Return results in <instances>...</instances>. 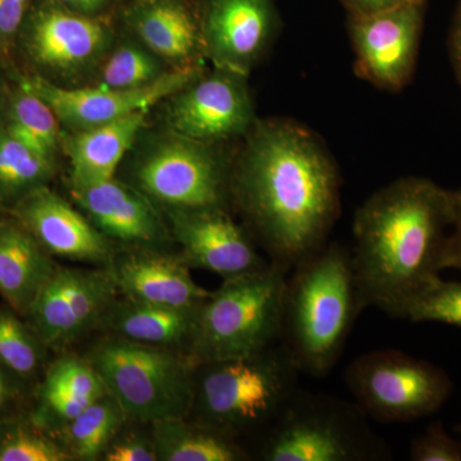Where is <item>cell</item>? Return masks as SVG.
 <instances>
[{
  "instance_id": "obj_1",
  "label": "cell",
  "mask_w": 461,
  "mask_h": 461,
  "mask_svg": "<svg viewBox=\"0 0 461 461\" xmlns=\"http://www.w3.org/2000/svg\"><path fill=\"white\" fill-rule=\"evenodd\" d=\"M230 200L269 262L290 273L329 242L341 178L308 127L290 118L258 120L233 162Z\"/></svg>"
},
{
  "instance_id": "obj_2",
  "label": "cell",
  "mask_w": 461,
  "mask_h": 461,
  "mask_svg": "<svg viewBox=\"0 0 461 461\" xmlns=\"http://www.w3.org/2000/svg\"><path fill=\"white\" fill-rule=\"evenodd\" d=\"M451 191L402 177L372 194L354 217L351 260L364 308L405 318L450 269Z\"/></svg>"
},
{
  "instance_id": "obj_3",
  "label": "cell",
  "mask_w": 461,
  "mask_h": 461,
  "mask_svg": "<svg viewBox=\"0 0 461 461\" xmlns=\"http://www.w3.org/2000/svg\"><path fill=\"white\" fill-rule=\"evenodd\" d=\"M351 251L327 242L287 276L280 342L300 372L326 375L364 311Z\"/></svg>"
},
{
  "instance_id": "obj_4",
  "label": "cell",
  "mask_w": 461,
  "mask_h": 461,
  "mask_svg": "<svg viewBox=\"0 0 461 461\" xmlns=\"http://www.w3.org/2000/svg\"><path fill=\"white\" fill-rule=\"evenodd\" d=\"M299 373L281 342L251 357L198 364L190 415L235 439L268 429L299 390Z\"/></svg>"
},
{
  "instance_id": "obj_5",
  "label": "cell",
  "mask_w": 461,
  "mask_h": 461,
  "mask_svg": "<svg viewBox=\"0 0 461 461\" xmlns=\"http://www.w3.org/2000/svg\"><path fill=\"white\" fill-rule=\"evenodd\" d=\"M288 272L276 264L223 280L199 312L189 355L196 364L262 353L281 339Z\"/></svg>"
},
{
  "instance_id": "obj_6",
  "label": "cell",
  "mask_w": 461,
  "mask_h": 461,
  "mask_svg": "<svg viewBox=\"0 0 461 461\" xmlns=\"http://www.w3.org/2000/svg\"><path fill=\"white\" fill-rule=\"evenodd\" d=\"M86 359L127 418L151 424L189 417L198 368L189 354L113 336L96 346Z\"/></svg>"
},
{
  "instance_id": "obj_7",
  "label": "cell",
  "mask_w": 461,
  "mask_h": 461,
  "mask_svg": "<svg viewBox=\"0 0 461 461\" xmlns=\"http://www.w3.org/2000/svg\"><path fill=\"white\" fill-rule=\"evenodd\" d=\"M363 411L335 397L297 390L267 429L266 461H372L388 459L387 446L364 421Z\"/></svg>"
},
{
  "instance_id": "obj_8",
  "label": "cell",
  "mask_w": 461,
  "mask_h": 461,
  "mask_svg": "<svg viewBox=\"0 0 461 461\" xmlns=\"http://www.w3.org/2000/svg\"><path fill=\"white\" fill-rule=\"evenodd\" d=\"M345 382L363 414L382 423L429 417L453 393V381L444 369L397 350L357 357L346 368Z\"/></svg>"
},
{
  "instance_id": "obj_9",
  "label": "cell",
  "mask_w": 461,
  "mask_h": 461,
  "mask_svg": "<svg viewBox=\"0 0 461 461\" xmlns=\"http://www.w3.org/2000/svg\"><path fill=\"white\" fill-rule=\"evenodd\" d=\"M217 147L172 132L139 159V190L168 211L229 209L233 162Z\"/></svg>"
},
{
  "instance_id": "obj_10",
  "label": "cell",
  "mask_w": 461,
  "mask_h": 461,
  "mask_svg": "<svg viewBox=\"0 0 461 461\" xmlns=\"http://www.w3.org/2000/svg\"><path fill=\"white\" fill-rule=\"evenodd\" d=\"M427 5L348 16L357 77L388 93L411 84L417 67Z\"/></svg>"
},
{
  "instance_id": "obj_11",
  "label": "cell",
  "mask_w": 461,
  "mask_h": 461,
  "mask_svg": "<svg viewBox=\"0 0 461 461\" xmlns=\"http://www.w3.org/2000/svg\"><path fill=\"white\" fill-rule=\"evenodd\" d=\"M248 76L214 67L172 95V132L220 145L245 138L258 122Z\"/></svg>"
},
{
  "instance_id": "obj_12",
  "label": "cell",
  "mask_w": 461,
  "mask_h": 461,
  "mask_svg": "<svg viewBox=\"0 0 461 461\" xmlns=\"http://www.w3.org/2000/svg\"><path fill=\"white\" fill-rule=\"evenodd\" d=\"M204 71V65L175 67L153 84L138 89L62 87L41 76H32L27 80L53 108L60 124L77 132L138 112L149 111L160 100L171 98L193 83Z\"/></svg>"
},
{
  "instance_id": "obj_13",
  "label": "cell",
  "mask_w": 461,
  "mask_h": 461,
  "mask_svg": "<svg viewBox=\"0 0 461 461\" xmlns=\"http://www.w3.org/2000/svg\"><path fill=\"white\" fill-rule=\"evenodd\" d=\"M200 25L206 59L249 76L271 48L281 21L273 0H205Z\"/></svg>"
},
{
  "instance_id": "obj_14",
  "label": "cell",
  "mask_w": 461,
  "mask_h": 461,
  "mask_svg": "<svg viewBox=\"0 0 461 461\" xmlns=\"http://www.w3.org/2000/svg\"><path fill=\"white\" fill-rule=\"evenodd\" d=\"M168 215L173 238L190 267L230 280L262 271L271 264L259 256L254 239L235 222L229 209L168 211Z\"/></svg>"
},
{
  "instance_id": "obj_15",
  "label": "cell",
  "mask_w": 461,
  "mask_h": 461,
  "mask_svg": "<svg viewBox=\"0 0 461 461\" xmlns=\"http://www.w3.org/2000/svg\"><path fill=\"white\" fill-rule=\"evenodd\" d=\"M14 215L50 256L102 267L113 260L115 253L107 236L47 186L18 200Z\"/></svg>"
},
{
  "instance_id": "obj_16",
  "label": "cell",
  "mask_w": 461,
  "mask_h": 461,
  "mask_svg": "<svg viewBox=\"0 0 461 461\" xmlns=\"http://www.w3.org/2000/svg\"><path fill=\"white\" fill-rule=\"evenodd\" d=\"M76 204L109 240L132 248L163 249L169 232L153 200L140 190L111 180L71 187Z\"/></svg>"
},
{
  "instance_id": "obj_17",
  "label": "cell",
  "mask_w": 461,
  "mask_h": 461,
  "mask_svg": "<svg viewBox=\"0 0 461 461\" xmlns=\"http://www.w3.org/2000/svg\"><path fill=\"white\" fill-rule=\"evenodd\" d=\"M109 271L126 299L169 308H200L211 291L199 286L182 256L163 249L132 248L115 254Z\"/></svg>"
},
{
  "instance_id": "obj_18",
  "label": "cell",
  "mask_w": 461,
  "mask_h": 461,
  "mask_svg": "<svg viewBox=\"0 0 461 461\" xmlns=\"http://www.w3.org/2000/svg\"><path fill=\"white\" fill-rule=\"evenodd\" d=\"M111 41V30L98 18L54 5L33 16L26 45L39 65L74 74L99 60Z\"/></svg>"
},
{
  "instance_id": "obj_19",
  "label": "cell",
  "mask_w": 461,
  "mask_h": 461,
  "mask_svg": "<svg viewBox=\"0 0 461 461\" xmlns=\"http://www.w3.org/2000/svg\"><path fill=\"white\" fill-rule=\"evenodd\" d=\"M130 25L147 50L175 67L204 65L200 9L185 0H147L130 14Z\"/></svg>"
},
{
  "instance_id": "obj_20",
  "label": "cell",
  "mask_w": 461,
  "mask_h": 461,
  "mask_svg": "<svg viewBox=\"0 0 461 461\" xmlns=\"http://www.w3.org/2000/svg\"><path fill=\"white\" fill-rule=\"evenodd\" d=\"M58 267L18 221H0V294L18 314H29Z\"/></svg>"
},
{
  "instance_id": "obj_21",
  "label": "cell",
  "mask_w": 461,
  "mask_h": 461,
  "mask_svg": "<svg viewBox=\"0 0 461 461\" xmlns=\"http://www.w3.org/2000/svg\"><path fill=\"white\" fill-rule=\"evenodd\" d=\"M200 308H169L124 299L112 303L98 324L114 338L156 348L186 346L189 353Z\"/></svg>"
},
{
  "instance_id": "obj_22",
  "label": "cell",
  "mask_w": 461,
  "mask_h": 461,
  "mask_svg": "<svg viewBox=\"0 0 461 461\" xmlns=\"http://www.w3.org/2000/svg\"><path fill=\"white\" fill-rule=\"evenodd\" d=\"M148 111L75 132L67 142L71 187L111 180L144 127Z\"/></svg>"
},
{
  "instance_id": "obj_23",
  "label": "cell",
  "mask_w": 461,
  "mask_h": 461,
  "mask_svg": "<svg viewBox=\"0 0 461 461\" xmlns=\"http://www.w3.org/2000/svg\"><path fill=\"white\" fill-rule=\"evenodd\" d=\"M107 393L89 360L63 357L51 366L42 384L41 412L47 420L63 426Z\"/></svg>"
},
{
  "instance_id": "obj_24",
  "label": "cell",
  "mask_w": 461,
  "mask_h": 461,
  "mask_svg": "<svg viewBox=\"0 0 461 461\" xmlns=\"http://www.w3.org/2000/svg\"><path fill=\"white\" fill-rule=\"evenodd\" d=\"M151 439L160 461H239L248 454L235 438L185 418L151 423Z\"/></svg>"
},
{
  "instance_id": "obj_25",
  "label": "cell",
  "mask_w": 461,
  "mask_h": 461,
  "mask_svg": "<svg viewBox=\"0 0 461 461\" xmlns=\"http://www.w3.org/2000/svg\"><path fill=\"white\" fill-rule=\"evenodd\" d=\"M126 420V412L117 400L107 393L90 403L74 420L63 424L62 445L72 459H102Z\"/></svg>"
},
{
  "instance_id": "obj_26",
  "label": "cell",
  "mask_w": 461,
  "mask_h": 461,
  "mask_svg": "<svg viewBox=\"0 0 461 461\" xmlns=\"http://www.w3.org/2000/svg\"><path fill=\"white\" fill-rule=\"evenodd\" d=\"M54 171V158L0 127V202L16 204L32 191L47 186Z\"/></svg>"
},
{
  "instance_id": "obj_27",
  "label": "cell",
  "mask_w": 461,
  "mask_h": 461,
  "mask_svg": "<svg viewBox=\"0 0 461 461\" xmlns=\"http://www.w3.org/2000/svg\"><path fill=\"white\" fill-rule=\"evenodd\" d=\"M7 129L30 147L51 158L60 144L56 112L32 89L27 77L18 81L11 99Z\"/></svg>"
},
{
  "instance_id": "obj_28",
  "label": "cell",
  "mask_w": 461,
  "mask_h": 461,
  "mask_svg": "<svg viewBox=\"0 0 461 461\" xmlns=\"http://www.w3.org/2000/svg\"><path fill=\"white\" fill-rule=\"evenodd\" d=\"M27 315L45 345L62 346L83 335L67 296L66 268L57 269Z\"/></svg>"
},
{
  "instance_id": "obj_29",
  "label": "cell",
  "mask_w": 461,
  "mask_h": 461,
  "mask_svg": "<svg viewBox=\"0 0 461 461\" xmlns=\"http://www.w3.org/2000/svg\"><path fill=\"white\" fill-rule=\"evenodd\" d=\"M66 284L69 305L83 333L99 323L118 291L108 267L94 271L66 268Z\"/></svg>"
},
{
  "instance_id": "obj_30",
  "label": "cell",
  "mask_w": 461,
  "mask_h": 461,
  "mask_svg": "<svg viewBox=\"0 0 461 461\" xmlns=\"http://www.w3.org/2000/svg\"><path fill=\"white\" fill-rule=\"evenodd\" d=\"M156 54L138 45H120L103 63L98 86L107 89H138L153 84L163 74Z\"/></svg>"
},
{
  "instance_id": "obj_31",
  "label": "cell",
  "mask_w": 461,
  "mask_h": 461,
  "mask_svg": "<svg viewBox=\"0 0 461 461\" xmlns=\"http://www.w3.org/2000/svg\"><path fill=\"white\" fill-rule=\"evenodd\" d=\"M72 460L65 446L23 421L0 424V461Z\"/></svg>"
},
{
  "instance_id": "obj_32",
  "label": "cell",
  "mask_w": 461,
  "mask_h": 461,
  "mask_svg": "<svg viewBox=\"0 0 461 461\" xmlns=\"http://www.w3.org/2000/svg\"><path fill=\"white\" fill-rule=\"evenodd\" d=\"M38 342L16 315L0 311V364L23 377L41 366Z\"/></svg>"
},
{
  "instance_id": "obj_33",
  "label": "cell",
  "mask_w": 461,
  "mask_h": 461,
  "mask_svg": "<svg viewBox=\"0 0 461 461\" xmlns=\"http://www.w3.org/2000/svg\"><path fill=\"white\" fill-rule=\"evenodd\" d=\"M412 323H442L461 329V282L439 278L406 312Z\"/></svg>"
},
{
  "instance_id": "obj_34",
  "label": "cell",
  "mask_w": 461,
  "mask_h": 461,
  "mask_svg": "<svg viewBox=\"0 0 461 461\" xmlns=\"http://www.w3.org/2000/svg\"><path fill=\"white\" fill-rule=\"evenodd\" d=\"M409 457L412 461H461V441L448 435L441 421H435L412 439Z\"/></svg>"
},
{
  "instance_id": "obj_35",
  "label": "cell",
  "mask_w": 461,
  "mask_h": 461,
  "mask_svg": "<svg viewBox=\"0 0 461 461\" xmlns=\"http://www.w3.org/2000/svg\"><path fill=\"white\" fill-rule=\"evenodd\" d=\"M117 437L103 454L104 461H158L153 439L138 435Z\"/></svg>"
},
{
  "instance_id": "obj_36",
  "label": "cell",
  "mask_w": 461,
  "mask_h": 461,
  "mask_svg": "<svg viewBox=\"0 0 461 461\" xmlns=\"http://www.w3.org/2000/svg\"><path fill=\"white\" fill-rule=\"evenodd\" d=\"M348 12V16H366L393 9L427 5L429 0H339Z\"/></svg>"
},
{
  "instance_id": "obj_37",
  "label": "cell",
  "mask_w": 461,
  "mask_h": 461,
  "mask_svg": "<svg viewBox=\"0 0 461 461\" xmlns=\"http://www.w3.org/2000/svg\"><path fill=\"white\" fill-rule=\"evenodd\" d=\"M32 0H0V39H11L23 25Z\"/></svg>"
},
{
  "instance_id": "obj_38",
  "label": "cell",
  "mask_w": 461,
  "mask_h": 461,
  "mask_svg": "<svg viewBox=\"0 0 461 461\" xmlns=\"http://www.w3.org/2000/svg\"><path fill=\"white\" fill-rule=\"evenodd\" d=\"M451 214L453 233L450 235V268L461 272V187L451 191Z\"/></svg>"
},
{
  "instance_id": "obj_39",
  "label": "cell",
  "mask_w": 461,
  "mask_h": 461,
  "mask_svg": "<svg viewBox=\"0 0 461 461\" xmlns=\"http://www.w3.org/2000/svg\"><path fill=\"white\" fill-rule=\"evenodd\" d=\"M448 50L457 83L461 86V0L455 11L450 35H448Z\"/></svg>"
},
{
  "instance_id": "obj_40",
  "label": "cell",
  "mask_w": 461,
  "mask_h": 461,
  "mask_svg": "<svg viewBox=\"0 0 461 461\" xmlns=\"http://www.w3.org/2000/svg\"><path fill=\"white\" fill-rule=\"evenodd\" d=\"M56 5L84 14V16L95 17L102 9L105 8L109 0H53Z\"/></svg>"
},
{
  "instance_id": "obj_41",
  "label": "cell",
  "mask_w": 461,
  "mask_h": 461,
  "mask_svg": "<svg viewBox=\"0 0 461 461\" xmlns=\"http://www.w3.org/2000/svg\"><path fill=\"white\" fill-rule=\"evenodd\" d=\"M9 400V388L7 381H5V375H3L2 369H0V415L7 408Z\"/></svg>"
},
{
  "instance_id": "obj_42",
  "label": "cell",
  "mask_w": 461,
  "mask_h": 461,
  "mask_svg": "<svg viewBox=\"0 0 461 461\" xmlns=\"http://www.w3.org/2000/svg\"><path fill=\"white\" fill-rule=\"evenodd\" d=\"M456 430H457V432H459V433H460V435H461V421H460V423H459V424H457Z\"/></svg>"
},
{
  "instance_id": "obj_43",
  "label": "cell",
  "mask_w": 461,
  "mask_h": 461,
  "mask_svg": "<svg viewBox=\"0 0 461 461\" xmlns=\"http://www.w3.org/2000/svg\"><path fill=\"white\" fill-rule=\"evenodd\" d=\"M136 3L147 2V0H135Z\"/></svg>"
}]
</instances>
